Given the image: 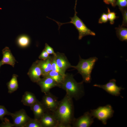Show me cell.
<instances>
[{
  "label": "cell",
  "instance_id": "1",
  "mask_svg": "<svg viewBox=\"0 0 127 127\" xmlns=\"http://www.w3.org/2000/svg\"><path fill=\"white\" fill-rule=\"evenodd\" d=\"M58 127H71L75 118L73 99L66 94L53 112Z\"/></svg>",
  "mask_w": 127,
  "mask_h": 127
},
{
  "label": "cell",
  "instance_id": "2",
  "mask_svg": "<svg viewBox=\"0 0 127 127\" xmlns=\"http://www.w3.org/2000/svg\"><path fill=\"white\" fill-rule=\"evenodd\" d=\"M83 82V81L77 82L72 75L66 73L60 87L65 91L66 94L69 96L78 100L82 97L85 94Z\"/></svg>",
  "mask_w": 127,
  "mask_h": 127
},
{
  "label": "cell",
  "instance_id": "3",
  "mask_svg": "<svg viewBox=\"0 0 127 127\" xmlns=\"http://www.w3.org/2000/svg\"><path fill=\"white\" fill-rule=\"evenodd\" d=\"M98 60V58L96 57L84 59L79 56L78 64L75 66H72V67L77 69L78 72L81 75L83 82L89 83L91 80V75L92 70Z\"/></svg>",
  "mask_w": 127,
  "mask_h": 127
},
{
  "label": "cell",
  "instance_id": "4",
  "mask_svg": "<svg viewBox=\"0 0 127 127\" xmlns=\"http://www.w3.org/2000/svg\"><path fill=\"white\" fill-rule=\"evenodd\" d=\"M76 0L74 8L75 10L74 15L72 17H70L71 20L70 22L65 23H61L51 19H50L56 23L59 26V30L60 26L63 24L70 23L73 24L78 32L79 40H81L83 37L86 36H95V33L88 28L82 20L77 16V12L76 10Z\"/></svg>",
  "mask_w": 127,
  "mask_h": 127
},
{
  "label": "cell",
  "instance_id": "5",
  "mask_svg": "<svg viewBox=\"0 0 127 127\" xmlns=\"http://www.w3.org/2000/svg\"><path fill=\"white\" fill-rule=\"evenodd\" d=\"M90 112L94 118L97 119L103 124L106 125L107 120L113 117L114 111L111 105L107 104L91 110Z\"/></svg>",
  "mask_w": 127,
  "mask_h": 127
},
{
  "label": "cell",
  "instance_id": "6",
  "mask_svg": "<svg viewBox=\"0 0 127 127\" xmlns=\"http://www.w3.org/2000/svg\"><path fill=\"white\" fill-rule=\"evenodd\" d=\"M44 94L41 102L48 111L53 112L57 108L59 101L50 92Z\"/></svg>",
  "mask_w": 127,
  "mask_h": 127
},
{
  "label": "cell",
  "instance_id": "7",
  "mask_svg": "<svg viewBox=\"0 0 127 127\" xmlns=\"http://www.w3.org/2000/svg\"><path fill=\"white\" fill-rule=\"evenodd\" d=\"M10 116L13 120L14 127H24L31 118L23 109L13 113H11Z\"/></svg>",
  "mask_w": 127,
  "mask_h": 127
},
{
  "label": "cell",
  "instance_id": "8",
  "mask_svg": "<svg viewBox=\"0 0 127 127\" xmlns=\"http://www.w3.org/2000/svg\"><path fill=\"white\" fill-rule=\"evenodd\" d=\"M93 86L101 88L109 94L115 96L120 95L121 90L124 89L121 87L117 86L116 80L114 79L110 80L108 82L104 85L95 84Z\"/></svg>",
  "mask_w": 127,
  "mask_h": 127
},
{
  "label": "cell",
  "instance_id": "9",
  "mask_svg": "<svg viewBox=\"0 0 127 127\" xmlns=\"http://www.w3.org/2000/svg\"><path fill=\"white\" fill-rule=\"evenodd\" d=\"M94 119L90 112H86L79 117L75 118L72 126L74 127H89L93 123Z\"/></svg>",
  "mask_w": 127,
  "mask_h": 127
},
{
  "label": "cell",
  "instance_id": "10",
  "mask_svg": "<svg viewBox=\"0 0 127 127\" xmlns=\"http://www.w3.org/2000/svg\"><path fill=\"white\" fill-rule=\"evenodd\" d=\"M39 120L42 127H58V122L52 112H46Z\"/></svg>",
  "mask_w": 127,
  "mask_h": 127
},
{
  "label": "cell",
  "instance_id": "11",
  "mask_svg": "<svg viewBox=\"0 0 127 127\" xmlns=\"http://www.w3.org/2000/svg\"><path fill=\"white\" fill-rule=\"evenodd\" d=\"M40 87L41 91L44 94L49 92L51 89L59 85L53 79L49 77L40 78L36 83Z\"/></svg>",
  "mask_w": 127,
  "mask_h": 127
},
{
  "label": "cell",
  "instance_id": "12",
  "mask_svg": "<svg viewBox=\"0 0 127 127\" xmlns=\"http://www.w3.org/2000/svg\"><path fill=\"white\" fill-rule=\"evenodd\" d=\"M42 74V70L36 60L32 64L27 74L32 82L37 83L41 78Z\"/></svg>",
  "mask_w": 127,
  "mask_h": 127
},
{
  "label": "cell",
  "instance_id": "13",
  "mask_svg": "<svg viewBox=\"0 0 127 127\" xmlns=\"http://www.w3.org/2000/svg\"><path fill=\"white\" fill-rule=\"evenodd\" d=\"M56 62L59 67L64 72L68 68L72 67L65 55L63 53L57 52L55 56Z\"/></svg>",
  "mask_w": 127,
  "mask_h": 127
},
{
  "label": "cell",
  "instance_id": "14",
  "mask_svg": "<svg viewBox=\"0 0 127 127\" xmlns=\"http://www.w3.org/2000/svg\"><path fill=\"white\" fill-rule=\"evenodd\" d=\"M30 107L33 112L34 118L39 120L45 112L48 111L41 102L38 100Z\"/></svg>",
  "mask_w": 127,
  "mask_h": 127
},
{
  "label": "cell",
  "instance_id": "15",
  "mask_svg": "<svg viewBox=\"0 0 127 127\" xmlns=\"http://www.w3.org/2000/svg\"><path fill=\"white\" fill-rule=\"evenodd\" d=\"M2 53L3 57L1 61L3 64H8L14 67L16 61L9 48L7 47H5L2 50Z\"/></svg>",
  "mask_w": 127,
  "mask_h": 127
},
{
  "label": "cell",
  "instance_id": "16",
  "mask_svg": "<svg viewBox=\"0 0 127 127\" xmlns=\"http://www.w3.org/2000/svg\"><path fill=\"white\" fill-rule=\"evenodd\" d=\"M52 56H50L44 60H37L42 70V75L45 77L52 71Z\"/></svg>",
  "mask_w": 127,
  "mask_h": 127
},
{
  "label": "cell",
  "instance_id": "17",
  "mask_svg": "<svg viewBox=\"0 0 127 127\" xmlns=\"http://www.w3.org/2000/svg\"><path fill=\"white\" fill-rule=\"evenodd\" d=\"M37 100L35 95L33 93L26 91L22 96L21 102L24 105L30 107Z\"/></svg>",
  "mask_w": 127,
  "mask_h": 127
},
{
  "label": "cell",
  "instance_id": "18",
  "mask_svg": "<svg viewBox=\"0 0 127 127\" xmlns=\"http://www.w3.org/2000/svg\"><path fill=\"white\" fill-rule=\"evenodd\" d=\"M18 75L14 74L10 81L7 83L8 92L12 93L16 91L18 88V84L17 80Z\"/></svg>",
  "mask_w": 127,
  "mask_h": 127
},
{
  "label": "cell",
  "instance_id": "19",
  "mask_svg": "<svg viewBox=\"0 0 127 127\" xmlns=\"http://www.w3.org/2000/svg\"><path fill=\"white\" fill-rule=\"evenodd\" d=\"M16 42L20 47L25 48L29 46L31 40L27 35L23 34L19 36L17 38Z\"/></svg>",
  "mask_w": 127,
  "mask_h": 127
},
{
  "label": "cell",
  "instance_id": "20",
  "mask_svg": "<svg viewBox=\"0 0 127 127\" xmlns=\"http://www.w3.org/2000/svg\"><path fill=\"white\" fill-rule=\"evenodd\" d=\"M64 76L56 71H51L45 77L50 78L54 80L59 85L60 87L64 80Z\"/></svg>",
  "mask_w": 127,
  "mask_h": 127
},
{
  "label": "cell",
  "instance_id": "21",
  "mask_svg": "<svg viewBox=\"0 0 127 127\" xmlns=\"http://www.w3.org/2000/svg\"><path fill=\"white\" fill-rule=\"evenodd\" d=\"M116 35L119 40L121 41H127V29L122 26L119 25L115 28Z\"/></svg>",
  "mask_w": 127,
  "mask_h": 127
},
{
  "label": "cell",
  "instance_id": "22",
  "mask_svg": "<svg viewBox=\"0 0 127 127\" xmlns=\"http://www.w3.org/2000/svg\"><path fill=\"white\" fill-rule=\"evenodd\" d=\"M51 64L52 71H56L64 76H65V73L57 65L56 62L55 56L54 55L52 56Z\"/></svg>",
  "mask_w": 127,
  "mask_h": 127
},
{
  "label": "cell",
  "instance_id": "23",
  "mask_svg": "<svg viewBox=\"0 0 127 127\" xmlns=\"http://www.w3.org/2000/svg\"><path fill=\"white\" fill-rule=\"evenodd\" d=\"M24 127H42L39 120L31 118Z\"/></svg>",
  "mask_w": 127,
  "mask_h": 127
},
{
  "label": "cell",
  "instance_id": "24",
  "mask_svg": "<svg viewBox=\"0 0 127 127\" xmlns=\"http://www.w3.org/2000/svg\"><path fill=\"white\" fill-rule=\"evenodd\" d=\"M107 16L111 24H113L114 23V20L118 17L116 15V13L114 12H111L110 10L108 8H107Z\"/></svg>",
  "mask_w": 127,
  "mask_h": 127
},
{
  "label": "cell",
  "instance_id": "25",
  "mask_svg": "<svg viewBox=\"0 0 127 127\" xmlns=\"http://www.w3.org/2000/svg\"><path fill=\"white\" fill-rule=\"evenodd\" d=\"M123 16L122 26H127V8H119Z\"/></svg>",
  "mask_w": 127,
  "mask_h": 127
},
{
  "label": "cell",
  "instance_id": "26",
  "mask_svg": "<svg viewBox=\"0 0 127 127\" xmlns=\"http://www.w3.org/2000/svg\"><path fill=\"white\" fill-rule=\"evenodd\" d=\"M11 113L9 112L4 106H0V119L1 120L6 115H10Z\"/></svg>",
  "mask_w": 127,
  "mask_h": 127
},
{
  "label": "cell",
  "instance_id": "27",
  "mask_svg": "<svg viewBox=\"0 0 127 127\" xmlns=\"http://www.w3.org/2000/svg\"><path fill=\"white\" fill-rule=\"evenodd\" d=\"M116 4L119 8H126L127 6V0H116Z\"/></svg>",
  "mask_w": 127,
  "mask_h": 127
},
{
  "label": "cell",
  "instance_id": "28",
  "mask_svg": "<svg viewBox=\"0 0 127 127\" xmlns=\"http://www.w3.org/2000/svg\"><path fill=\"white\" fill-rule=\"evenodd\" d=\"M44 49L49 54H52L55 56L56 53L54 52L53 48L47 43L45 44Z\"/></svg>",
  "mask_w": 127,
  "mask_h": 127
},
{
  "label": "cell",
  "instance_id": "29",
  "mask_svg": "<svg viewBox=\"0 0 127 127\" xmlns=\"http://www.w3.org/2000/svg\"><path fill=\"white\" fill-rule=\"evenodd\" d=\"M108 20V19L107 14L103 12L101 15L99 19L98 23L99 24L105 23L107 22Z\"/></svg>",
  "mask_w": 127,
  "mask_h": 127
},
{
  "label": "cell",
  "instance_id": "30",
  "mask_svg": "<svg viewBox=\"0 0 127 127\" xmlns=\"http://www.w3.org/2000/svg\"><path fill=\"white\" fill-rule=\"evenodd\" d=\"M49 56V54L44 49L39 57V58L42 60H44Z\"/></svg>",
  "mask_w": 127,
  "mask_h": 127
},
{
  "label": "cell",
  "instance_id": "31",
  "mask_svg": "<svg viewBox=\"0 0 127 127\" xmlns=\"http://www.w3.org/2000/svg\"><path fill=\"white\" fill-rule=\"evenodd\" d=\"M103 1L106 4H111L113 7L116 5V0H103Z\"/></svg>",
  "mask_w": 127,
  "mask_h": 127
},
{
  "label": "cell",
  "instance_id": "32",
  "mask_svg": "<svg viewBox=\"0 0 127 127\" xmlns=\"http://www.w3.org/2000/svg\"><path fill=\"white\" fill-rule=\"evenodd\" d=\"M3 65V64L2 63V62L1 61H0V68L1 66H2Z\"/></svg>",
  "mask_w": 127,
  "mask_h": 127
}]
</instances>
